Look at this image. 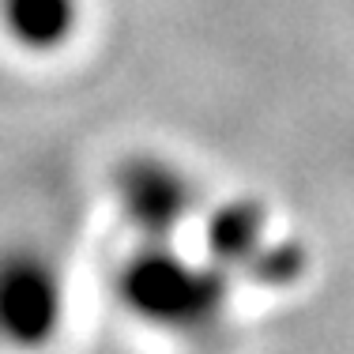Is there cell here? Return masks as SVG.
I'll return each mask as SVG.
<instances>
[{
	"label": "cell",
	"instance_id": "6da1fadb",
	"mask_svg": "<svg viewBox=\"0 0 354 354\" xmlns=\"http://www.w3.org/2000/svg\"><path fill=\"white\" fill-rule=\"evenodd\" d=\"M113 290L140 324L170 335L212 328L226 301L215 260H189L170 249V241H140V249H132L117 268Z\"/></svg>",
	"mask_w": 354,
	"mask_h": 354
},
{
	"label": "cell",
	"instance_id": "7a4b0ae2",
	"mask_svg": "<svg viewBox=\"0 0 354 354\" xmlns=\"http://www.w3.org/2000/svg\"><path fill=\"white\" fill-rule=\"evenodd\" d=\"M68 275L38 241L0 245V351L46 354L68 324Z\"/></svg>",
	"mask_w": 354,
	"mask_h": 354
},
{
	"label": "cell",
	"instance_id": "3957f363",
	"mask_svg": "<svg viewBox=\"0 0 354 354\" xmlns=\"http://www.w3.org/2000/svg\"><path fill=\"white\" fill-rule=\"evenodd\" d=\"M113 204L140 241H170L196 207V185L162 155H132L113 170Z\"/></svg>",
	"mask_w": 354,
	"mask_h": 354
},
{
	"label": "cell",
	"instance_id": "277c9868",
	"mask_svg": "<svg viewBox=\"0 0 354 354\" xmlns=\"http://www.w3.org/2000/svg\"><path fill=\"white\" fill-rule=\"evenodd\" d=\"M83 27V0H0V30L30 57H57Z\"/></svg>",
	"mask_w": 354,
	"mask_h": 354
}]
</instances>
